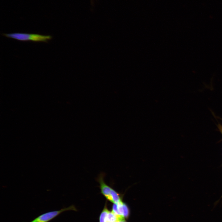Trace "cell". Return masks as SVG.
<instances>
[{
    "instance_id": "7",
    "label": "cell",
    "mask_w": 222,
    "mask_h": 222,
    "mask_svg": "<svg viewBox=\"0 0 222 222\" xmlns=\"http://www.w3.org/2000/svg\"><path fill=\"white\" fill-rule=\"evenodd\" d=\"M221 198H222V196H221Z\"/></svg>"
},
{
    "instance_id": "5",
    "label": "cell",
    "mask_w": 222,
    "mask_h": 222,
    "mask_svg": "<svg viewBox=\"0 0 222 222\" xmlns=\"http://www.w3.org/2000/svg\"><path fill=\"white\" fill-rule=\"evenodd\" d=\"M117 222H127L125 220V219H124V220H119Z\"/></svg>"
},
{
    "instance_id": "2",
    "label": "cell",
    "mask_w": 222,
    "mask_h": 222,
    "mask_svg": "<svg viewBox=\"0 0 222 222\" xmlns=\"http://www.w3.org/2000/svg\"><path fill=\"white\" fill-rule=\"evenodd\" d=\"M70 210L76 211V209L74 205H72L59 210L48 212L39 215L30 222H49L63 212Z\"/></svg>"
},
{
    "instance_id": "6",
    "label": "cell",
    "mask_w": 222,
    "mask_h": 222,
    "mask_svg": "<svg viewBox=\"0 0 222 222\" xmlns=\"http://www.w3.org/2000/svg\"><path fill=\"white\" fill-rule=\"evenodd\" d=\"M91 0V3L92 4V0Z\"/></svg>"
},
{
    "instance_id": "4",
    "label": "cell",
    "mask_w": 222,
    "mask_h": 222,
    "mask_svg": "<svg viewBox=\"0 0 222 222\" xmlns=\"http://www.w3.org/2000/svg\"><path fill=\"white\" fill-rule=\"evenodd\" d=\"M104 175L101 174L98 178L101 193L109 201L113 188L107 184L104 180Z\"/></svg>"
},
{
    "instance_id": "3",
    "label": "cell",
    "mask_w": 222,
    "mask_h": 222,
    "mask_svg": "<svg viewBox=\"0 0 222 222\" xmlns=\"http://www.w3.org/2000/svg\"><path fill=\"white\" fill-rule=\"evenodd\" d=\"M112 211L116 215L125 219H128L130 214L128 206L123 201L117 204H113Z\"/></svg>"
},
{
    "instance_id": "1",
    "label": "cell",
    "mask_w": 222,
    "mask_h": 222,
    "mask_svg": "<svg viewBox=\"0 0 222 222\" xmlns=\"http://www.w3.org/2000/svg\"><path fill=\"white\" fill-rule=\"evenodd\" d=\"M2 35L7 38L14 39L21 41H31L34 42H42L48 43L52 37L50 35H43L35 34L21 33H2Z\"/></svg>"
}]
</instances>
